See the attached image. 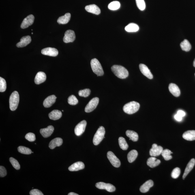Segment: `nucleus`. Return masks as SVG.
Listing matches in <instances>:
<instances>
[{"label":"nucleus","mask_w":195,"mask_h":195,"mask_svg":"<svg viewBox=\"0 0 195 195\" xmlns=\"http://www.w3.org/2000/svg\"><path fill=\"white\" fill-rule=\"evenodd\" d=\"M18 151L19 153L22 154L29 155L32 152L29 148L24 147L23 146H20L18 147Z\"/></svg>","instance_id":"c9c22d12"},{"label":"nucleus","mask_w":195,"mask_h":195,"mask_svg":"<svg viewBox=\"0 0 195 195\" xmlns=\"http://www.w3.org/2000/svg\"><path fill=\"white\" fill-rule=\"evenodd\" d=\"M181 173L180 169L179 168L176 167L174 169L171 173V177L174 179H177Z\"/></svg>","instance_id":"79ce46f5"},{"label":"nucleus","mask_w":195,"mask_h":195,"mask_svg":"<svg viewBox=\"0 0 195 195\" xmlns=\"http://www.w3.org/2000/svg\"><path fill=\"white\" fill-rule=\"evenodd\" d=\"M107 158L112 166L116 168L121 166V161L112 151H108L107 153Z\"/></svg>","instance_id":"0eeeda50"},{"label":"nucleus","mask_w":195,"mask_h":195,"mask_svg":"<svg viewBox=\"0 0 195 195\" xmlns=\"http://www.w3.org/2000/svg\"><path fill=\"white\" fill-rule=\"evenodd\" d=\"M54 130V127L50 125L46 128L41 129L40 132L44 137L46 138L51 135L53 133Z\"/></svg>","instance_id":"2eb2a0df"},{"label":"nucleus","mask_w":195,"mask_h":195,"mask_svg":"<svg viewBox=\"0 0 195 195\" xmlns=\"http://www.w3.org/2000/svg\"><path fill=\"white\" fill-rule=\"evenodd\" d=\"M193 66L195 67V59L193 62Z\"/></svg>","instance_id":"8fccbe9b"},{"label":"nucleus","mask_w":195,"mask_h":195,"mask_svg":"<svg viewBox=\"0 0 195 195\" xmlns=\"http://www.w3.org/2000/svg\"><path fill=\"white\" fill-rule=\"evenodd\" d=\"M118 140H119L120 147L121 149L124 150H126L128 149V144L127 143L126 140H125L124 138L123 137H120Z\"/></svg>","instance_id":"473e14b6"},{"label":"nucleus","mask_w":195,"mask_h":195,"mask_svg":"<svg viewBox=\"0 0 195 195\" xmlns=\"http://www.w3.org/2000/svg\"><path fill=\"white\" fill-rule=\"evenodd\" d=\"M174 117H175V119L176 121H181L182 120L183 117H182L181 116L178 115L177 114H176Z\"/></svg>","instance_id":"de8ad7c7"},{"label":"nucleus","mask_w":195,"mask_h":195,"mask_svg":"<svg viewBox=\"0 0 195 195\" xmlns=\"http://www.w3.org/2000/svg\"><path fill=\"white\" fill-rule=\"evenodd\" d=\"M183 137L185 140L189 141L195 140V131L191 130L186 131L183 135Z\"/></svg>","instance_id":"393cba45"},{"label":"nucleus","mask_w":195,"mask_h":195,"mask_svg":"<svg viewBox=\"0 0 195 195\" xmlns=\"http://www.w3.org/2000/svg\"><path fill=\"white\" fill-rule=\"evenodd\" d=\"M153 181L152 180H149L140 187V191L142 193L147 192L149 191L150 188L153 186Z\"/></svg>","instance_id":"4be33fe9"},{"label":"nucleus","mask_w":195,"mask_h":195,"mask_svg":"<svg viewBox=\"0 0 195 195\" xmlns=\"http://www.w3.org/2000/svg\"><path fill=\"white\" fill-rule=\"evenodd\" d=\"M76 38L74 32L72 30H69L65 32L63 38L64 42L65 43L72 42Z\"/></svg>","instance_id":"9d476101"},{"label":"nucleus","mask_w":195,"mask_h":195,"mask_svg":"<svg viewBox=\"0 0 195 195\" xmlns=\"http://www.w3.org/2000/svg\"><path fill=\"white\" fill-rule=\"evenodd\" d=\"M31 42V36L29 35L24 36L21 39L20 42L16 44V46L18 48H23L27 46Z\"/></svg>","instance_id":"f3484780"},{"label":"nucleus","mask_w":195,"mask_h":195,"mask_svg":"<svg viewBox=\"0 0 195 195\" xmlns=\"http://www.w3.org/2000/svg\"><path fill=\"white\" fill-rule=\"evenodd\" d=\"M195 164V160L194 159H192L189 161L188 164H187L186 168L185 170L184 174L183 175V179H184L188 175L189 172L193 168Z\"/></svg>","instance_id":"b1692460"},{"label":"nucleus","mask_w":195,"mask_h":195,"mask_svg":"<svg viewBox=\"0 0 195 195\" xmlns=\"http://www.w3.org/2000/svg\"><path fill=\"white\" fill-rule=\"evenodd\" d=\"M30 195H44L43 193L40 190L37 189H34L31 190L30 192Z\"/></svg>","instance_id":"a18cd8bd"},{"label":"nucleus","mask_w":195,"mask_h":195,"mask_svg":"<svg viewBox=\"0 0 195 195\" xmlns=\"http://www.w3.org/2000/svg\"><path fill=\"white\" fill-rule=\"evenodd\" d=\"M57 97L55 95H50L45 99L43 105L45 107L48 108L51 107L55 103Z\"/></svg>","instance_id":"dca6fc26"},{"label":"nucleus","mask_w":195,"mask_h":195,"mask_svg":"<svg viewBox=\"0 0 195 195\" xmlns=\"http://www.w3.org/2000/svg\"><path fill=\"white\" fill-rule=\"evenodd\" d=\"M63 143L62 139L61 138H56L50 141L49 144V147L50 149H53L56 147H59Z\"/></svg>","instance_id":"5701e85b"},{"label":"nucleus","mask_w":195,"mask_h":195,"mask_svg":"<svg viewBox=\"0 0 195 195\" xmlns=\"http://www.w3.org/2000/svg\"><path fill=\"white\" fill-rule=\"evenodd\" d=\"M177 114L182 117H184L186 115L185 112L182 110L178 111Z\"/></svg>","instance_id":"49530a36"},{"label":"nucleus","mask_w":195,"mask_h":195,"mask_svg":"<svg viewBox=\"0 0 195 195\" xmlns=\"http://www.w3.org/2000/svg\"><path fill=\"white\" fill-rule=\"evenodd\" d=\"M62 114L61 112L58 110H54L48 114V117L51 120L56 121L61 118Z\"/></svg>","instance_id":"bb28decb"},{"label":"nucleus","mask_w":195,"mask_h":195,"mask_svg":"<svg viewBox=\"0 0 195 195\" xmlns=\"http://www.w3.org/2000/svg\"><path fill=\"white\" fill-rule=\"evenodd\" d=\"M25 138L30 142L34 141L36 139L35 134L32 133H28L26 135Z\"/></svg>","instance_id":"37998d69"},{"label":"nucleus","mask_w":195,"mask_h":195,"mask_svg":"<svg viewBox=\"0 0 195 195\" xmlns=\"http://www.w3.org/2000/svg\"><path fill=\"white\" fill-rule=\"evenodd\" d=\"M99 99L98 98L95 97L90 101L85 108V111L87 113H89L94 110L98 104Z\"/></svg>","instance_id":"423d86ee"},{"label":"nucleus","mask_w":195,"mask_h":195,"mask_svg":"<svg viewBox=\"0 0 195 195\" xmlns=\"http://www.w3.org/2000/svg\"><path fill=\"white\" fill-rule=\"evenodd\" d=\"M46 79V74L44 72H38L36 74L35 79V84L38 85L45 81Z\"/></svg>","instance_id":"aec40b11"},{"label":"nucleus","mask_w":195,"mask_h":195,"mask_svg":"<svg viewBox=\"0 0 195 195\" xmlns=\"http://www.w3.org/2000/svg\"><path fill=\"white\" fill-rule=\"evenodd\" d=\"M68 102L71 105H75L78 103V100L74 95H71L68 97Z\"/></svg>","instance_id":"58836bf2"},{"label":"nucleus","mask_w":195,"mask_h":195,"mask_svg":"<svg viewBox=\"0 0 195 195\" xmlns=\"http://www.w3.org/2000/svg\"><path fill=\"white\" fill-rule=\"evenodd\" d=\"M172 153H173L170 150L167 149L163 150L161 154L165 160H169L172 158V156L170 155Z\"/></svg>","instance_id":"72a5a7b5"},{"label":"nucleus","mask_w":195,"mask_h":195,"mask_svg":"<svg viewBox=\"0 0 195 195\" xmlns=\"http://www.w3.org/2000/svg\"><path fill=\"white\" fill-rule=\"evenodd\" d=\"M169 90L170 93L175 97H179L180 95L179 88L175 84H170L169 86Z\"/></svg>","instance_id":"6ab92c4d"},{"label":"nucleus","mask_w":195,"mask_h":195,"mask_svg":"<svg viewBox=\"0 0 195 195\" xmlns=\"http://www.w3.org/2000/svg\"><path fill=\"white\" fill-rule=\"evenodd\" d=\"M121 7V4L119 2L115 1L112 2L108 5V8L111 10H118Z\"/></svg>","instance_id":"f704fd0d"},{"label":"nucleus","mask_w":195,"mask_h":195,"mask_svg":"<svg viewBox=\"0 0 195 195\" xmlns=\"http://www.w3.org/2000/svg\"><path fill=\"white\" fill-rule=\"evenodd\" d=\"M71 15L67 13L64 15L60 17L57 20V22L60 24H65L68 23L70 20Z\"/></svg>","instance_id":"cd10ccee"},{"label":"nucleus","mask_w":195,"mask_h":195,"mask_svg":"<svg viewBox=\"0 0 195 195\" xmlns=\"http://www.w3.org/2000/svg\"><path fill=\"white\" fill-rule=\"evenodd\" d=\"M163 150L162 146H157L156 144H153L150 150V155L154 157L158 156L162 154Z\"/></svg>","instance_id":"9b49d317"},{"label":"nucleus","mask_w":195,"mask_h":195,"mask_svg":"<svg viewBox=\"0 0 195 195\" xmlns=\"http://www.w3.org/2000/svg\"><path fill=\"white\" fill-rule=\"evenodd\" d=\"M91 93V91L89 89L81 90L79 91L78 94L80 97H87L89 96Z\"/></svg>","instance_id":"4c0bfd02"},{"label":"nucleus","mask_w":195,"mask_h":195,"mask_svg":"<svg viewBox=\"0 0 195 195\" xmlns=\"http://www.w3.org/2000/svg\"><path fill=\"white\" fill-rule=\"evenodd\" d=\"M139 68L140 72H141L144 75L150 79H151L153 78L152 74H151L150 71L149 69L145 65L140 64L139 65Z\"/></svg>","instance_id":"4468645a"},{"label":"nucleus","mask_w":195,"mask_h":195,"mask_svg":"<svg viewBox=\"0 0 195 195\" xmlns=\"http://www.w3.org/2000/svg\"><path fill=\"white\" fill-rule=\"evenodd\" d=\"M140 107L138 103L132 101L125 104L123 107V110L125 113L128 114H132L138 111Z\"/></svg>","instance_id":"f03ea898"},{"label":"nucleus","mask_w":195,"mask_h":195,"mask_svg":"<svg viewBox=\"0 0 195 195\" xmlns=\"http://www.w3.org/2000/svg\"><path fill=\"white\" fill-rule=\"evenodd\" d=\"M34 20L35 17L33 15H29L24 19L21 25V28L22 29L27 28L29 26L32 25Z\"/></svg>","instance_id":"f8f14e48"},{"label":"nucleus","mask_w":195,"mask_h":195,"mask_svg":"<svg viewBox=\"0 0 195 195\" xmlns=\"http://www.w3.org/2000/svg\"><path fill=\"white\" fill-rule=\"evenodd\" d=\"M160 160L157 159L155 157H152L148 159L147 164L148 166L151 168L155 167L160 164Z\"/></svg>","instance_id":"a878e982"},{"label":"nucleus","mask_w":195,"mask_h":195,"mask_svg":"<svg viewBox=\"0 0 195 195\" xmlns=\"http://www.w3.org/2000/svg\"><path fill=\"white\" fill-rule=\"evenodd\" d=\"M85 9L87 12L92 13L93 14L98 15L101 13L100 8L95 5H87L85 7Z\"/></svg>","instance_id":"412c9836"},{"label":"nucleus","mask_w":195,"mask_h":195,"mask_svg":"<svg viewBox=\"0 0 195 195\" xmlns=\"http://www.w3.org/2000/svg\"><path fill=\"white\" fill-rule=\"evenodd\" d=\"M139 29L138 26L134 23H130L125 27V30L128 32H134L138 31Z\"/></svg>","instance_id":"7c9ffc66"},{"label":"nucleus","mask_w":195,"mask_h":195,"mask_svg":"<svg viewBox=\"0 0 195 195\" xmlns=\"http://www.w3.org/2000/svg\"><path fill=\"white\" fill-rule=\"evenodd\" d=\"M68 195H78V194L75 193H74V192H71V193H69Z\"/></svg>","instance_id":"09e8293b"},{"label":"nucleus","mask_w":195,"mask_h":195,"mask_svg":"<svg viewBox=\"0 0 195 195\" xmlns=\"http://www.w3.org/2000/svg\"><path fill=\"white\" fill-rule=\"evenodd\" d=\"M41 53L43 55L55 57L58 54V51L54 48H47L43 49L41 51Z\"/></svg>","instance_id":"ddd939ff"},{"label":"nucleus","mask_w":195,"mask_h":195,"mask_svg":"<svg viewBox=\"0 0 195 195\" xmlns=\"http://www.w3.org/2000/svg\"><path fill=\"white\" fill-rule=\"evenodd\" d=\"M7 88L6 82L4 79L0 77V92H3L5 91Z\"/></svg>","instance_id":"e433bc0d"},{"label":"nucleus","mask_w":195,"mask_h":195,"mask_svg":"<svg viewBox=\"0 0 195 195\" xmlns=\"http://www.w3.org/2000/svg\"><path fill=\"white\" fill-rule=\"evenodd\" d=\"M180 47L182 49L187 52L189 51L192 48L190 42L187 39H185L181 42Z\"/></svg>","instance_id":"2f4dec72"},{"label":"nucleus","mask_w":195,"mask_h":195,"mask_svg":"<svg viewBox=\"0 0 195 195\" xmlns=\"http://www.w3.org/2000/svg\"><path fill=\"white\" fill-rule=\"evenodd\" d=\"M111 70L114 74L119 78L124 79L128 76V71L124 67L121 65H113L111 67Z\"/></svg>","instance_id":"f257e3e1"},{"label":"nucleus","mask_w":195,"mask_h":195,"mask_svg":"<svg viewBox=\"0 0 195 195\" xmlns=\"http://www.w3.org/2000/svg\"><path fill=\"white\" fill-rule=\"evenodd\" d=\"M138 153L136 150H133L128 153L127 155V160L129 163L134 162L137 157Z\"/></svg>","instance_id":"c756f323"},{"label":"nucleus","mask_w":195,"mask_h":195,"mask_svg":"<svg viewBox=\"0 0 195 195\" xmlns=\"http://www.w3.org/2000/svg\"><path fill=\"white\" fill-rule=\"evenodd\" d=\"M10 161L11 164L14 167L16 170H19L20 169V166L19 163L16 159L13 158L12 157H11L10 158Z\"/></svg>","instance_id":"a19ab883"},{"label":"nucleus","mask_w":195,"mask_h":195,"mask_svg":"<svg viewBox=\"0 0 195 195\" xmlns=\"http://www.w3.org/2000/svg\"><path fill=\"white\" fill-rule=\"evenodd\" d=\"M126 134L127 137L130 138V140H132L133 141L136 142L138 140V134L134 131L127 130L126 132Z\"/></svg>","instance_id":"c85d7f7f"},{"label":"nucleus","mask_w":195,"mask_h":195,"mask_svg":"<svg viewBox=\"0 0 195 195\" xmlns=\"http://www.w3.org/2000/svg\"><path fill=\"white\" fill-rule=\"evenodd\" d=\"M137 6L140 10L143 11L145 9L146 5L144 0H136Z\"/></svg>","instance_id":"ea45409f"},{"label":"nucleus","mask_w":195,"mask_h":195,"mask_svg":"<svg viewBox=\"0 0 195 195\" xmlns=\"http://www.w3.org/2000/svg\"><path fill=\"white\" fill-rule=\"evenodd\" d=\"M95 186L97 188L100 189H105L108 192H112L116 190L115 187L110 183L104 182H99L96 183Z\"/></svg>","instance_id":"1a4fd4ad"},{"label":"nucleus","mask_w":195,"mask_h":195,"mask_svg":"<svg viewBox=\"0 0 195 195\" xmlns=\"http://www.w3.org/2000/svg\"><path fill=\"white\" fill-rule=\"evenodd\" d=\"M85 168V165L81 162H78L71 165L68 168V170L71 171H77L83 169Z\"/></svg>","instance_id":"a211bd4d"},{"label":"nucleus","mask_w":195,"mask_h":195,"mask_svg":"<svg viewBox=\"0 0 195 195\" xmlns=\"http://www.w3.org/2000/svg\"><path fill=\"white\" fill-rule=\"evenodd\" d=\"M19 102V95L18 91H14L11 94L9 100L10 108L12 111L17 108Z\"/></svg>","instance_id":"20e7f679"},{"label":"nucleus","mask_w":195,"mask_h":195,"mask_svg":"<svg viewBox=\"0 0 195 195\" xmlns=\"http://www.w3.org/2000/svg\"><path fill=\"white\" fill-rule=\"evenodd\" d=\"M87 122L85 120L81 121L76 125L74 129L75 134L77 136H80L85 132Z\"/></svg>","instance_id":"6e6552de"},{"label":"nucleus","mask_w":195,"mask_h":195,"mask_svg":"<svg viewBox=\"0 0 195 195\" xmlns=\"http://www.w3.org/2000/svg\"><path fill=\"white\" fill-rule=\"evenodd\" d=\"M91 64L93 72L96 74L97 76H102L104 75V70L98 60L95 58L92 59Z\"/></svg>","instance_id":"7ed1b4c3"},{"label":"nucleus","mask_w":195,"mask_h":195,"mask_svg":"<svg viewBox=\"0 0 195 195\" xmlns=\"http://www.w3.org/2000/svg\"><path fill=\"white\" fill-rule=\"evenodd\" d=\"M7 172L6 169L2 166H0V176L1 177H4L6 176Z\"/></svg>","instance_id":"c03bdc74"},{"label":"nucleus","mask_w":195,"mask_h":195,"mask_svg":"<svg viewBox=\"0 0 195 195\" xmlns=\"http://www.w3.org/2000/svg\"><path fill=\"white\" fill-rule=\"evenodd\" d=\"M105 134V130L104 127L102 126L99 127L94 137L93 144L95 145H99L102 141L103 139L104 138Z\"/></svg>","instance_id":"39448f33"}]
</instances>
